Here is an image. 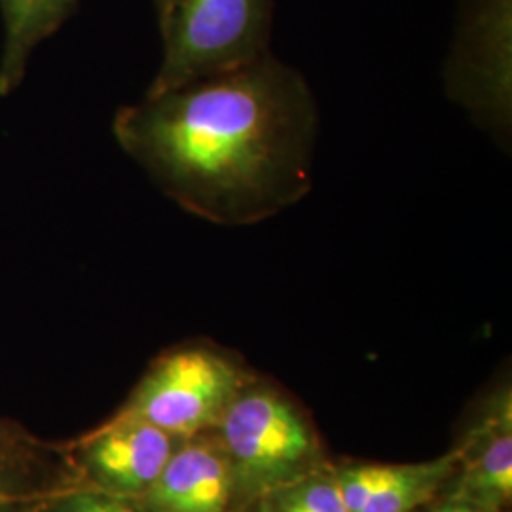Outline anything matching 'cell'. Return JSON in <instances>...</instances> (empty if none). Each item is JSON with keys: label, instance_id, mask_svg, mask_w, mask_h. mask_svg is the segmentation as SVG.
<instances>
[{"label": "cell", "instance_id": "6da1fadb", "mask_svg": "<svg viewBox=\"0 0 512 512\" xmlns=\"http://www.w3.org/2000/svg\"><path fill=\"white\" fill-rule=\"evenodd\" d=\"M116 143L169 200L219 226H253L313 186L319 110L304 74L268 52L122 107Z\"/></svg>", "mask_w": 512, "mask_h": 512}, {"label": "cell", "instance_id": "7a4b0ae2", "mask_svg": "<svg viewBox=\"0 0 512 512\" xmlns=\"http://www.w3.org/2000/svg\"><path fill=\"white\" fill-rule=\"evenodd\" d=\"M215 435L230 461L239 505L329 467L306 414L281 389L255 376L232 397Z\"/></svg>", "mask_w": 512, "mask_h": 512}, {"label": "cell", "instance_id": "3957f363", "mask_svg": "<svg viewBox=\"0 0 512 512\" xmlns=\"http://www.w3.org/2000/svg\"><path fill=\"white\" fill-rule=\"evenodd\" d=\"M274 0H169L164 57L147 93L226 73L272 52Z\"/></svg>", "mask_w": 512, "mask_h": 512}, {"label": "cell", "instance_id": "277c9868", "mask_svg": "<svg viewBox=\"0 0 512 512\" xmlns=\"http://www.w3.org/2000/svg\"><path fill=\"white\" fill-rule=\"evenodd\" d=\"M247 378L234 353L202 340L179 344L154 359L116 416L177 439L211 433Z\"/></svg>", "mask_w": 512, "mask_h": 512}, {"label": "cell", "instance_id": "5b68a950", "mask_svg": "<svg viewBox=\"0 0 512 512\" xmlns=\"http://www.w3.org/2000/svg\"><path fill=\"white\" fill-rule=\"evenodd\" d=\"M444 90L476 126L509 148L512 128V0H459L444 61Z\"/></svg>", "mask_w": 512, "mask_h": 512}, {"label": "cell", "instance_id": "8992f818", "mask_svg": "<svg viewBox=\"0 0 512 512\" xmlns=\"http://www.w3.org/2000/svg\"><path fill=\"white\" fill-rule=\"evenodd\" d=\"M181 440L145 421L114 416L74 450L76 467L88 488L143 499Z\"/></svg>", "mask_w": 512, "mask_h": 512}, {"label": "cell", "instance_id": "52a82bcc", "mask_svg": "<svg viewBox=\"0 0 512 512\" xmlns=\"http://www.w3.org/2000/svg\"><path fill=\"white\" fill-rule=\"evenodd\" d=\"M456 473L440 497L463 499L507 512L512 501V391L509 380L495 387L461 435Z\"/></svg>", "mask_w": 512, "mask_h": 512}, {"label": "cell", "instance_id": "ba28073f", "mask_svg": "<svg viewBox=\"0 0 512 512\" xmlns=\"http://www.w3.org/2000/svg\"><path fill=\"white\" fill-rule=\"evenodd\" d=\"M458 452L420 463L332 465V475L349 512H420L440 497L456 473Z\"/></svg>", "mask_w": 512, "mask_h": 512}, {"label": "cell", "instance_id": "9c48e42d", "mask_svg": "<svg viewBox=\"0 0 512 512\" xmlns=\"http://www.w3.org/2000/svg\"><path fill=\"white\" fill-rule=\"evenodd\" d=\"M139 501L152 512L236 511V482L215 431L181 440L154 486Z\"/></svg>", "mask_w": 512, "mask_h": 512}, {"label": "cell", "instance_id": "30bf717a", "mask_svg": "<svg viewBox=\"0 0 512 512\" xmlns=\"http://www.w3.org/2000/svg\"><path fill=\"white\" fill-rule=\"evenodd\" d=\"M78 0H0V97L16 92L38 44L73 16Z\"/></svg>", "mask_w": 512, "mask_h": 512}, {"label": "cell", "instance_id": "8fae6325", "mask_svg": "<svg viewBox=\"0 0 512 512\" xmlns=\"http://www.w3.org/2000/svg\"><path fill=\"white\" fill-rule=\"evenodd\" d=\"M262 499L272 512H349L332 475V465Z\"/></svg>", "mask_w": 512, "mask_h": 512}, {"label": "cell", "instance_id": "7c38bea8", "mask_svg": "<svg viewBox=\"0 0 512 512\" xmlns=\"http://www.w3.org/2000/svg\"><path fill=\"white\" fill-rule=\"evenodd\" d=\"M21 454L0 458V512H37L61 490L35 482Z\"/></svg>", "mask_w": 512, "mask_h": 512}, {"label": "cell", "instance_id": "4fadbf2b", "mask_svg": "<svg viewBox=\"0 0 512 512\" xmlns=\"http://www.w3.org/2000/svg\"><path fill=\"white\" fill-rule=\"evenodd\" d=\"M37 512H152L139 499L105 494L84 484L65 486Z\"/></svg>", "mask_w": 512, "mask_h": 512}, {"label": "cell", "instance_id": "5bb4252c", "mask_svg": "<svg viewBox=\"0 0 512 512\" xmlns=\"http://www.w3.org/2000/svg\"><path fill=\"white\" fill-rule=\"evenodd\" d=\"M25 442H27V435L19 433L16 427L8 423H0V458L18 454Z\"/></svg>", "mask_w": 512, "mask_h": 512}, {"label": "cell", "instance_id": "9a60e30c", "mask_svg": "<svg viewBox=\"0 0 512 512\" xmlns=\"http://www.w3.org/2000/svg\"><path fill=\"white\" fill-rule=\"evenodd\" d=\"M427 512H497L492 509H484L475 503L463 501V499H452V497H437Z\"/></svg>", "mask_w": 512, "mask_h": 512}, {"label": "cell", "instance_id": "2e32d148", "mask_svg": "<svg viewBox=\"0 0 512 512\" xmlns=\"http://www.w3.org/2000/svg\"><path fill=\"white\" fill-rule=\"evenodd\" d=\"M234 512H272L266 499H256V501H249V503H243L239 505L238 509Z\"/></svg>", "mask_w": 512, "mask_h": 512}, {"label": "cell", "instance_id": "e0dca14e", "mask_svg": "<svg viewBox=\"0 0 512 512\" xmlns=\"http://www.w3.org/2000/svg\"><path fill=\"white\" fill-rule=\"evenodd\" d=\"M154 2V12H156V19L160 21L162 16L165 14V8H167V2L169 0H152Z\"/></svg>", "mask_w": 512, "mask_h": 512}]
</instances>
